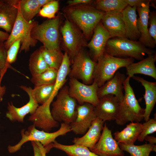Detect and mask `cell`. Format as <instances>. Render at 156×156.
Listing matches in <instances>:
<instances>
[{"label": "cell", "instance_id": "d590c367", "mask_svg": "<svg viewBox=\"0 0 156 156\" xmlns=\"http://www.w3.org/2000/svg\"><path fill=\"white\" fill-rule=\"evenodd\" d=\"M59 9V1L52 0L51 1L43 6L39 13V15L49 19L55 18V14Z\"/></svg>", "mask_w": 156, "mask_h": 156}, {"label": "cell", "instance_id": "9c48e42d", "mask_svg": "<svg viewBox=\"0 0 156 156\" xmlns=\"http://www.w3.org/2000/svg\"><path fill=\"white\" fill-rule=\"evenodd\" d=\"M60 31L65 52L72 62L82 48L87 46L88 43L79 28L67 18L61 27Z\"/></svg>", "mask_w": 156, "mask_h": 156}, {"label": "cell", "instance_id": "52a82bcc", "mask_svg": "<svg viewBox=\"0 0 156 156\" xmlns=\"http://www.w3.org/2000/svg\"><path fill=\"white\" fill-rule=\"evenodd\" d=\"M18 9L17 16L13 28L4 44L7 51L14 42L20 39L21 45L20 52L23 51L27 52L29 51L30 47H35L38 42L37 40L31 37V32L33 28L38 23L36 21H32L30 22L26 21L22 17L18 8Z\"/></svg>", "mask_w": 156, "mask_h": 156}, {"label": "cell", "instance_id": "83f0119b", "mask_svg": "<svg viewBox=\"0 0 156 156\" xmlns=\"http://www.w3.org/2000/svg\"><path fill=\"white\" fill-rule=\"evenodd\" d=\"M70 62L71 61L69 57L65 52L62 62L57 71L56 79L51 97L53 100L66 81V77L68 76L70 70Z\"/></svg>", "mask_w": 156, "mask_h": 156}, {"label": "cell", "instance_id": "1f68e13d", "mask_svg": "<svg viewBox=\"0 0 156 156\" xmlns=\"http://www.w3.org/2000/svg\"><path fill=\"white\" fill-rule=\"evenodd\" d=\"M120 148L129 153L130 156H149L151 152H156V146L146 143L140 145H126L119 143Z\"/></svg>", "mask_w": 156, "mask_h": 156}, {"label": "cell", "instance_id": "b9f144b4", "mask_svg": "<svg viewBox=\"0 0 156 156\" xmlns=\"http://www.w3.org/2000/svg\"><path fill=\"white\" fill-rule=\"evenodd\" d=\"M93 2V1L91 0H70L67 1V3L69 6H71L79 4L87 5Z\"/></svg>", "mask_w": 156, "mask_h": 156}, {"label": "cell", "instance_id": "3957f363", "mask_svg": "<svg viewBox=\"0 0 156 156\" xmlns=\"http://www.w3.org/2000/svg\"><path fill=\"white\" fill-rule=\"evenodd\" d=\"M105 52L112 56L120 58L132 57L138 60L143 59L146 54L155 53L138 40H130L126 37L110 38L107 41Z\"/></svg>", "mask_w": 156, "mask_h": 156}, {"label": "cell", "instance_id": "44dd1931", "mask_svg": "<svg viewBox=\"0 0 156 156\" xmlns=\"http://www.w3.org/2000/svg\"><path fill=\"white\" fill-rule=\"evenodd\" d=\"M156 54L148 55L145 58L136 63L133 62L126 68V74L130 78L135 74H140L151 77L156 79Z\"/></svg>", "mask_w": 156, "mask_h": 156}, {"label": "cell", "instance_id": "6da1fadb", "mask_svg": "<svg viewBox=\"0 0 156 156\" xmlns=\"http://www.w3.org/2000/svg\"><path fill=\"white\" fill-rule=\"evenodd\" d=\"M64 10L69 19L82 31L87 38L91 37L105 13L87 5L67 7Z\"/></svg>", "mask_w": 156, "mask_h": 156}, {"label": "cell", "instance_id": "9a60e30c", "mask_svg": "<svg viewBox=\"0 0 156 156\" xmlns=\"http://www.w3.org/2000/svg\"><path fill=\"white\" fill-rule=\"evenodd\" d=\"M52 102L50 99L46 103L39 106L28 120L33 123L36 127L47 132H49L53 128L59 126L58 122L54 120L51 114L50 105Z\"/></svg>", "mask_w": 156, "mask_h": 156}, {"label": "cell", "instance_id": "603a6c76", "mask_svg": "<svg viewBox=\"0 0 156 156\" xmlns=\"http://www.w3.org/2000/svg\"><path fill=\"white\" fill-rule=\"evenodd\" d=\"M4 4L0 7V28L10 33L17 16V0H4Z\"/></svg>", "mask_w": 156, "mask_h": 156}, {"label": "cell", "instance_id": "f35d334b", "mask_svg": "<svg viewBox=\"0 0 156 156\" xmlns=\"http://www.w3.org/2000/svg\"><path fill=\"white\" fill-rule=\"evenodd\" d=\"M10 68L7 62V51L4 43L0 41V71L4 74L7 68Z\"/></svg>", "mask_w": 156, "mask_h": 156}, {"label": "cell", "instance_id": "cb8c5ba5", "mask_svg": "<svg viewBox=\"0 0 156 156\" xmlns=\"http://www.w3.org/2000/svg\"><path fill=\"white\" fill-rule=\"evenodd\" d=\"M137 7L127 5L121 12L126 37L134 41L139 40L140 34L137 27Z\"/></svg>", "mask_w": 156, "mask_h": 156}, {"label": "cell", "instance_id": "5b68a950", "mask_svg": "<svg viewBox=\"0 0 156 156\" xmlns=\"http://www.w3.org/2000/svg\"><path fill=\"white\" fill-rule=\"evenodd\" d=\"M132 57L120 58L112 56L105 52L96 62L93 74V81L99 87L111 79L118 70L126 67L134 62Z\"/></svg>", "mask_w": 156, "mask_h": 156}, {"label": "cell", "instance_id": "7402d4cb", "mask_svg": "<svg viewBox=\"0 0 156 156\" xmlns=\"http://www.w3.org/2000/svg\"><path fill=\"white\" fill-rule=\"evenodd\" d=\"M104 122L96 117L84 135L75 138L72 142L74 144L83 146L91 149L99 140L102 131Z\"/></svg>", "mask_w": 156, "mask_h": 156}, {"label": "cell", "instance_id": "8fae6325", "mask_svg": "<svg viewBox=\"0 0 156 156\" xmlns=\"http://www.w3.org/2000/svg\"><path fill=\"white\" fill-rule=\"evenodd\" d=\"M69 84V94L79 105L87 103L95 107L97 105L99 101L97 95L99 87L95 82L86 85L76 79L70 78Z\"/></svg>", "mask_w": 156, "mask_h": 156}, {"label": "cell", "instance_id": "7c38bea8", "mask_svg": "<svg viewBox=\"0 0 156 156\" xmlns=\"http://www.w3.org/2000/svg\"><path fill=\"white\" fill-rule=\"evenodd\" d=\"M99 156H124V151L118 143L113 138L111 131L104 125L100 137L96 144L90 150Z\"/></svg>", "mask_w": 156, "mask_h": 156}, {"label": "cell", "instance_id": "ac0fdd59", "mask_svg": "<svg viewBox=\"0 0 156 156\" xmlns=\"http://www.w3.org/2000/svg\"><path fill=\"white\" fill-rule=\"evenodd\" d=\"M93 32L92 38L87 46L91 52L93 60L96 62L105 52L107 43L111 38L101 21L97 25Z\"/></svg>", "mask_w": 156, "mask_h": 156}, {"label": "cell", "instance_id": "4316f807", "mask_svg": "<svg viewBox=\"0 0 156 156\" xmlns=\"http://www.w3.org/2000/svg\"><path fill=\"white\" fill-rule=\"evenodd\" d=\"M53 148L64 152L68 156H99L85 146L75 144L64 145L58 143L56 140L47 146L49 151Z\"/></svg>", "mask_w": 156, "mask_h": 156}, {"label": "cell", "instance_id": "ee69618b", "mask_svg": "<svg viewBox=\"0 0 156 156\" xmlns=\"http://www.w3.org/2000/svg\"><path fill=\"white\" fill-rule=\"evenodd\" d=\"M3 75H1L0 76V103L2 101L3 96L5 94L6 88L5 86H1V84L2 77Z\"/></svg>", "mask_w": 156, "mask_h": 156}, {"label": "cell", "instance_id": "8992f818", "mask_svg": "<svg viewBox=\"0 0 156 156\" xmlns=\"http://www.w3.org/2000/svg\"><path fill=\"white\" fill-rule=\"evenodd\" d=\"M77 101L69 94L68 87L63 86L52 104V116L55 121L70 125L75 119L77 114Z\"/></svg>", "mask_w": 156, "mask_h": 156}, {"label": "cell", "instance_id": "e575fe53", "mask_svg": "<svg viewBox=\"0 0 156 156\" xmlns=\"http://www.w3.org/2000/svg\"><path fill=\"white\" fill-rule=\"evenodd\" d=\"M57 71L54 69L49 68L43 72L32 76L31 81L34 84L35 86L55 84Z\"/></svg>", "mask_w": 156, "mask_h": 156}, {"label": "cell", "instance_id": "5bb4252c", "mask_svg": "<svg viewBox=\"0 0 156 156\" xmlns=\"http://www.w3.org/2000/svg\"><path fill=\"white\" fill-rule=\"evenodd\" d=\"M19 87L27 93L29 100L25 105L20 107H16L11 102H8L6 116L11 121H17L23 123L25 116L29 114H33L39 105L31 94V87L25 86H21Z\"/></svg>", "mask_w": 156, "mask_h": 156}, {"label": "cell", "instance_id": "c3c4849f", "mask_svg": "<svg viewBox=\"0 0 156 156\" xmlns=\"http://www.w3.org/2000/svg\"><path fill=\"white\" fill-rule=\"evenodd\" d=\"M36 142L40 147L42 151V156H46L47 152L44 147L40 143L38 142Z\"/></svg>", "mask_w": 156, "mask_h": 156}, {"label": "cell", "instance_id": "4dcf8cb0", "mask_svg": "<svg viewBox=\"0 0 156 156\" xmlns=\"http://www.w3.org/2000/svg\"><path fill=\"white\" fill-rule=\"evenodd\" d=\"M40 49L49 68L58 70L62 63L64 55L60 49H49L43 46Z\"/></svg>", "mask_w": 156, "mask_h": 156}, {"label": "cell", "instance_id": "e0dca14e", "mask_svg": "<svg viewBox=\"0 0 156 156\" xmlns=\"http://www.w3.org/2000/svg\"><path fill=\"white\" fill-rule=\"evenodd\" d=\"M119 102L113 95H108L99 99L94 110L96 117L103 121L115 120L118 112Z\"/></svg>", "mask_w": 156, "mask_h": 156}, {"label": "cell", "instance_id": "2e32d148", "mask_svg": "<svg viewBox=\"0 0 156 156\" xmlns=\"http://www.w3.org/2000/svg\"><path fill=\"white\" fill-rule=\"evenodd\" d=\"M151 0L137 7L139 17L137 18V27L140 34L138 41L146 47L152 49L155 47L156 43L150 36L148 30L149 6Z\"/></svg>", "mask_w": 156, "mask_h": 156}, {"label": "cell", "instance_id": "7bdbcfd3", "mask_svg": "<svg viewBox=\"0 0 156 156\" xmlns=\"http://www.w3.org/2000/svg\"><path fill=\"white\" fill-rule=\"evenodd\" d=\"M33 146L34 156H42L40 147L35 141H31Z\"/></svg>", "mask_w": 156, "mask_h": 156}, {"label": "cell", "instance_id": "d6a6232c", "mask_svg": "<svg viewBox=\"0 0 156 156\" xmlns=\"http://www.w3.org/2000/svg\"><path fill=\"white\" fill-rule=\"evenodd\" d=\"M54 84L41 85L35 86L31 89V94L38 103L43 105L47 103L51 98L54 90Z\"/></svg>", "mask_w": 156, "mask_h": 156}, {"label": "cell", "instance_id": "30bf717a", "mask_svg": "<svg viewBox=\"0 0 156 156\" xmlns=\"http://www.w3.org/2000/svg\"><path fill=\"white\" fill-rule=\"evenodd\" d=\"M72 65L68 75L70 78L81 80L86 85L93 82V74L96 62L81 49L72 61Z\"/></svg>", "mask_w": 156, "mask_h": 156}, {"label": "cell", "instance_id": "4fadbf2b", "mask_svg": "<svg viewBox=\"0 0 156 156\" xmlns=\"http://www.w3.org/2000/svg\"><path fill=\"white\" fill-rule=\"evenodd\" d=\"M94 107L85 103L78 105L76 118L70 124L71 131L77 135H84L90 127L92 121L97 117Z\"/></svg>", "mask_w": 156, "mask_h": 156}, {"label": "cell", "instance_id": "681fc988", "mask_svg": "<svg viewBox=\"0 0 156 156\" xmlns=\"http://www.w3.org/2000/svg\"><path fill=\"white\" fill-rule=\"evenodd\" d=\"M5 3L4 0H0V7L3 6L4 4Z\"/></svg>", "mask_w": 156, "mask_h": 156}, {"label": "cell", "instance_id": "7a4b0ae2", "mask_svg": "<svg viewBox=\"0 0 156 156\" xmlns=\"http://www.w3.org/2000/svg\"><path fill=\"white\" fill-rule=\"evenodd\" d=\"M127 77L123 83L124 97L119 103L115 120L117 124L123 125L128 122H139L144 119L145 108L142 107L137 99Z\"/></svg>", "mask_w": 156, "mask_h": 156}, {"label": "cell", "instance_id": "60d3db41", "mask_svg": "<svg viewBox=\"0 0 156 156\" xmlns=\"http://www.w3.org/2000/svg\"><path fill=\"white\" fill-rule=\"evenodd\" d=\"M128 5L131 7L135 6L139 7L144 3H146L149 2L148 0H126Z\"/></svg>", "mask_w": 156, "mask_h": 156}, {"label": "cell", "instance_id": "ab89813d", "mask_svg": "<svg viewBox=\"0 0 156 156\" xmlns=\"http://www.w3.org/2000/svg\"><path fill=\"white\" fill-rule=\"evenodd\" d=\"M148 25L149 34L156 44V14L155 11L149 13Z\"/></svg>", "mask_w": 156, "mask_h": 156}, {"label": "cell", "instance_id": "8d00e7d4", "mask_svg": "<svg viewBox=\"0 0 156 156\" xmlns=\"http://www.w3.org/2000/svg\"><path fill=\"white\" fill-rule=\"evenodd\" d=\"M142 132L140 134L138 140L140 142L144 140L145 137L149 134L153 133L156 131V114L154 115L153 118H151L145 122L143 124Z\"/></svg>", "mask_w": 156, "mask_h": 156}, {"label": "cell", "instance_id": "7dc6e473", "mask_svg": "<svg viewBox=\"0 0 156 156\" xmlns=\"http://www.w3.org/2000/svg\"><path fill=\"white\" fill-rule=\"evenodd\" d=\"M51 1L52 0H38V4L41 7L48 3Z\"/></svg>", "mask_w": 156, "mask_h": 156}, {"label": "cell", "instance_id": "ffe728a7", "mask_svg": "<svg viewBox=\"0 0 156 156\" xmlns=\"http://www.w3.org/2000/svg\"><path fill=\"white\" fill-rule=\"evenodd\" d=\"M126 78L124 74L117 71L111 79L99 88L97 91L99 98L106 95H112L116 98L119 103L120 102L124 96L123 83Z\"/></svg>", "mask_w": 156, "mask_h": 156}, {"label": "cell", "instance_id": "ba28073f", "mask_svg": "<svg viewBox=\"0 0 156 156\" xmlns=\"http://www.w3.org/2000/svg\"><path fill=\"white\" fill-rule=\"evenodd\" d=\"M60 24L59 15L38 23L32 29L31 36L42 42L43 47L49 49H59V28Z\"/></svg>", "mask_w": 156, "mask_h": 156}, {"label": "cell", "instance_id": "74e56055", "mask_svg": "<svg viewBox=\"0 0 156 156\" xmlns=\"http://www.w3.org/2000/svg\"><path fill=\"white\" fill-rule=\"evenodd\" d=\"M21 41L18 39L14 42L7 51V62L8 64H10L15 62L19 50Z\"/></svg>", "mask_w": 156, "mask_h": 156}, {"label": "cell", "instance_id": "f1b7e54d", "mask_svg": "<svg viewBox=\"0 0 156 156\" xmlns=\"http://www.w3.org/2000/svg\"><path fill=\"white\" fill-rule=\"evenodd\" d=\"M17 6L22 17L28 22L32 21L41 8L38 0H17Z\"/></svg>", "mask_w": 156, "mask_h": 156}, {"label": "cell", "instance_id": "d4e9b609", "mask_svg": "<svg viewBox=\"0 0 156 156\" xmlns=\"http://www.w3.org/2000/svg\"><path fill=\"white\" fill-rule=\"evenodd\" d=\"M132 78L140 83L145 89L143 96L146 107L144 119L146 122L150 119L151 114L156 102V82L149 81L139 76H134Z\"/></svg>", "mask_w": 156, "mask_h": 156}, {"label": "cell", "instance_id": "f546056e", "mask_svg": "<svg viewBox=\"0 0 156 156\" xmlns=\"http://www.w3.org/2000/svg\"><path fill=\"white\" fill-rule=\"evenodd\" d=\"M29 68L32 76L38 74L49 68L40 49L35 50L31 55L29 60Z\"/></svg>", "mask_w": 156, "mask_h": 156}, {"label": "cell", "instance_id": "836d02e7", "mask_svg": "<svg viewBox=\"0 0 156 156\" xmlns=\"http://www.w3.org/2000/svg\"><path fill=\"white\" fill-rule=\"evenodd\" d=\"M127 5L126 0H98L94 1L93 6L100 10L107 12L122 11Z\"/></svg>", "mask_w": 156, "mask_h": 156}, {"label": "cell", "instance_id": "f6af8a7d", "mask_svg": "<svg viewBox=\"0 0 156 156\" xmlns=\"http://www.w3.org/2000/svg\"><path fill=\"white\" fill-rule=\"evenodd\" d=\"M144 140L148 141L149 143L152 144H155L156 143V138L153 136L148 135L145 137Z\"/></svg>", "mask_w": 156, "mask_h": 156}, {"label": "cell", "instance_id": "484cf974", "mask_svg": "<svg viewBox=\"0 0 156 156\" xmlns=\"http://www.w3.org/2000/svg\"><path fill=\"white\" fill-rule=\"evenodd\" d=\"M142 124L139 122H131L120 131L114 133V139L118 143L133 144L142 131Z\"/></svg>", "mask_w": 156, "mask_h": 156}, {"label": "cell", "instance_id": "277c9868", "mask_svg": "<svg viewBox=\"0 0 156 156\" xmlns=\"http://www.w3.org/2000/svg\"><path fill=\"white\" fill-rule=\"evenodd\" d=\"M71 131L70 125L63 122L58 130L52 133L38 130L33 125L29 127L27 130L22 129L21 140L14 145L8 146V151L10 153H15L20 150L24 144L29 141L38 142L45 147L54 142L58 137L65 135Z\"/></svg>", "mask_w": 156, "mask_h": 156}, {"label": "cell", "instance_id": "d6986e66", "mask_svg": "<svg viewBox=\"0 0 156 156\" xmlns=\"http://www.w3.org/2000/svg\"><path fill=\"white\" fill-rule=\"evenodd\" d=\"M121 12L114 11L105 12L101 20L111 38L126 37Z\"/></svg>", "mask_w": 156, "mask_h": 156}, {"label": "cell", "instance_id": "f907efd6", "mask_svg": "<svg viewBox=\"0 0 156 156\" xmlns=\"http://www.w3.org/2000/svg\"><path fill=\"white\" fill-rule=\"evenodd\" d=\"M1 75H4L3 74H2L1 73V72L0 71V76Z\"/></svg>", "mask_w": 156, "mask_h": 156}, {"label": "cell", "instance_id": "bcb514c9", "mask_svg": "<svg viewBox=\"0 0 156 156\" xmlns=\"http://www.w3.org/2000/svg\"><path fill=\"white\" fill-rule=\"evenodd\" d=\"M9 34L7 32H5L0 30V41L3 42L6 41L8 39Z\"/></svg>", "mask_w": 156, "mask_h": 156}]
</instances>
